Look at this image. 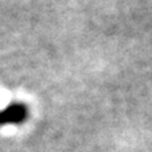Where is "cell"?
<instances>
[{"instance_id": "6da1fadb", "label": "cell", "mask_w": 152, "mask_h": 152, "mask_svg": "<svg viewBox=\"0 0 152 152\" xmlns=\"http://www.w3.org/2000/svg\"><path fill=\"white\" fill-rule=\"evenodd\" d=\"M27 118V108L23 104H11L7 109L0 112V125L3 124H20Z\"/></svg>"}]
</instances>
